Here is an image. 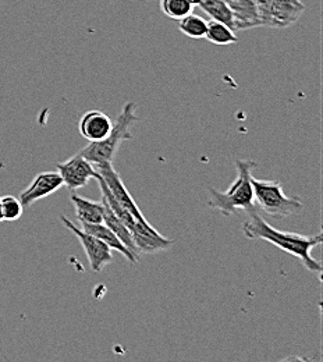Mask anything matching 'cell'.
Masks as SVG:
<instances>
[{
	"label": "cell",
	"instance_id": "cell-3",
	"mask_svg": "<svg viewBox=\"0 0 323 362\" xmlns=\"http://www.w3.org/2000/svg\"><path fill=\"white\" fill-rule=\"evenodd\" d=\"M136 112H137V105L134 102H127L123 106L116 122L113 123V129L110 134L99 142H90L78 153L95 166H99L103 163H112L123 141L133 139L130 127L139 120Z\"/></svg>",
	"mask_w": 323,
	"mask_h": 362
},
{
	"label": "cell",
	"instance_id": "cell-7",
	"mask_svg": "<svg viewBox=\"0 0 323 362\" xmlns=\"http://www.w3.org/2000/svg\"><path fill=\"white\" fill-rule=\"evenodd\" d=\"M57 172L63 179V185L71 191H76L86 187L90 180H93L96 169L84 156L76 153L66 162L59 163Z\"/></svg>",
	"mask_w": 323,
	"mask_h": 362
},
{
	"label": "cell",
	"instance_id": "cell-14",
	"mask_svg": "<svg viewBox=\"0 0 323 362\" xmlns=\"http://www.w3.org/2000/svg\"><path fill=\"white\" fill-rule=\"evenodd\" d=\"M212 20L229 25L231 30H235L234 13L230 4L226 0H201L198 4Z\"/></svg>",
	"mask_w": 323,
	"mask_h": 362
},
{
	"label": "cell",
	"instance_id": "cell-5",
	"mask_svg": "<svg viewBox=\"0 0 323 362\" xmlns=\"http://www.w3.org/2000/svg\"><path fill=\"white\" fill-rule=\"evenodd\" d=\"M61 222L80 240V243L84 248V252L88 258L90 267L95 273L103 271V268L113 261L112 250L102 240H99L93 234L84 231L83 228H78V226H76L66 216H61Z\"/></svg>",
	"mask_w": 323,
	"mask_h": 362
},
{
	"label": "cell",
	"instance_id": "cell-10",
	"mask_svg": "<svg viewBox=\"0 0 323 362\" xmlns=\"http://www.w3.org/2000/svg\"><path fill=\"white\" fill-rule=\"evenodd\" d=\"M78 129L80 134L88 142H99L110 134L113 122L106 113L100 110H90L81 117Z\"/></svg>",
	"mask_w": 323,
	"mask_h": 362
},
{
	"label": "cell",
	"instance_id": "cell-13",
	"mask_svg": "<svg viewBox=\"0 0 323 362\" xmlns=\"http://www.w3.org/2000/svg\"><path fill=\"white\" fill-rule=\"evenodd\" d=\"M102 204H103V225L109 227L119 238L120 241L134 254L139 257V252L134 244V240H133V235L130 233V230L126 227V225L114 215V212L110 209V206L107 205V202L102 198L100 199Z\"/></svg>",
	"mask_w": 323,
	"mask_h": 362
},
{
	"label": "cell",
	"instance_id": "cell-2",
	"mask_svg": "<svg viewBox=\"0 0 323 362\" xmlns=\"http://www.w3.org/2000/svg\"><path fill=\"white\" fill-rule=\"evenodd\" d=\"M237 177L233 181L229 189L219 191L209 188L208 206L219 211L225 216H231L238 211H249L255 208L252 170L257 169L254 160H237L235 162Z\"/></svg>",
	"mask_w": 323,
	"mask_h": 362
},
{
	"label": "cell",
	"instance_id": "cell-11",
	"mask_svg": "<svg viewBox=\"0 0 323 362\" xmlns=\"http://www.w3.org/2000/svg\"><path fill=\"white\" fill-rule=\"evenodd\" d=\"M81 228L90 234L95 235L96 238L102 240L110 250H114L120 254H123L129 262L131 264H137L139 262V257L134 255L122 241L120 238L109 228L107 226H105L103 223H98V225H88V223H81Z\"/></svg>",
	"mask_w": 323,
	"mask_h": 362
},
{
	"label": "cell",
	"instance_id": "cell-18",
	"mask_svg": "<svg viewBox=\"0 0 323 362\" xmlns=\"http://www.w3.org/2000/svg\"><path fill=\"white\" fill-rule=\"evenodd\" d=\"M1 209H3V221L14 222L21 218L24 208L20 199L11 195H6L1 198Z\"/></svg>",
	"mask_w": 323,
	"mask_h": 362
},
{
	"label": "cell",
	"instance_id": "cell-17",
	"mask_svg": "<svg viewBox=\"0 0 323 362\" xmlns=\"http://www.w3.org/2000/svg\"><path fill=\"white\" fill-rule=\"evenodd\" d=\"M195 4L191 0H160L162 13L172 20H182L194 11Z\"/></svg>",
	"mask_w": 323,
	"mask_h": 362
},
{
	"label": "cell",
	"instance_id": "cell-6",
	"mask_svg": "<svg viewBox=\"0 0 323 362\" xmlns=\"http://www.w3.org/2000/svg\"><path fill=\"white\" fill-rule=\"evenodd\" d=\"M96 172L99 173V176L106 182L107 188L110 189V192L116 198V201L122 206H124L136 218L137 222H145L146 219L142 215V212L139 211L137 202L134 201V198L131 197V194L126 188L124 182L122 180L120 175L116 172V169L113 168V165L112 163L99 165V166H96Z\"/></svg>",
	"mask_w": 323,
	"mask_h": 362
},
{
	"label": "cell",
	"instance_id": "cell-16",
	"mask_svg": "<svg viewBox=\"0 0 323 362\" xmlns=\"http://www.w3.org/2000/svg\"><path fill=\"white\" fill-rule=\"evenodd\" d=\"M179 30L191 40H204L208 30V21L201 16L191 13L179 20Z\"/></svg>",
	"mask_w": 323,
	"mask_h": 362
},
{
	"label": "cell",
	"instance_id": "cell-8",
	"mask_svg": "<svg viewBox=\"0 0 323 362\" xmlns=\"http://www.w3.org/2000/svg\"><path fill=\"white\" fill-rule=\"evenodd\" d=\"M61 187L63 179L59 172H42L31 181V184L24 191H21L20 202L23 208H30L40 199L47 198Z\"/></svg>",
	"mask_w": 323,
	"mask_h": 362
},
{
	"label": "cell",
	"instance_id": "cell-9",
	"mask_svg": "<svg viewBox=\"0 0 323 362\" xmlns=\"http://www.w3.org/2000/svg\"><path fill=\"white\" fill-rule=\"evenodd\" d=\"M131 235L139 254H155L168 250L175 244L173 240L162 235L155 227L148 223V221L136 222Z\"/></svg>",
	"mask_w": 323,
	"mask_h": 362
},
{
	"label": "cell",
	"instance_id": "cell-19",
	"mask_svg": "<svg viewBox=\"0 0 323 362\" xmlns=\"http://www.w3.org/2000/svg\"><path fill=\"white\" fill-rule=\"evenodd\" d=\"M0 222H3V209H1V198H0Z\"/></svg>",
	"mask_w": 323,
	"mask_h": 362
},
{
	"label": "cell",
	"instance_id": "cell-4",
	"mask_svg": "<svg viewBox=\"0 0 323 362\" xmlns=\"http://www.w3.org/2000/svg\"><path fill=\"white\" fill-rule=\"evenodd\" d=\"M254 201L259 209L269 216L288 218L303 211V201L298 197H288L278 181L258 180L252 176Z\"/></svg>",
	"mask_w": 323,
	"mask_h": 362
},
{
	"label": "cell",
	"instance_id": "cell-12",
	"mask_svg": "<svg viewBox=\"0 0 323 362\" xmlns=\"http://www.w3.org/2000/svg\"><path fill=\"white\" fill-rule=\"evenodd\" d=\"M71 202L76 209V216L80 223L98 225L103 223V204L102 201L87 199L78 194L71 195Z\"/></svg>",
	"mask_w": 323,
	"mask_h": 362
},
{
	"label": "cell",
	"instance_id": "cell-1",
	"mask_svg": "<svg viewBox=\"0 0 323 362\" xmlns=\"http://www.w3.org/2000/svg\"><path fill=\"white\" fill-rule=\"evenodd\" d=\"M249 221L244 222L242 233L249 240H264L268 241L281 251L298 258L304 268L311 273H322V265L312 258L311 251L322 244V234L317 235H301L288 231H280L271 226L261 214L252 208L248 211Z\"/></svg>",
	"mask_w": 323,
	"mask_h": 362
},
{
	"label": "cell",
	"instance_id": "cell-15",
	"mask_svg": "<svg viewBox=\"0 0 323 362\" xmlns=\"http://www.w3.org/2000/svg\"><path fill=\"white\" fill-rule=\"evenodd\" d=\"M205 40H208L211 44L213 45L226 46L235 44L237 35L234 34V31L231 30L229 25L219 23V21H209L208 23V30H206V35Z\"/></svg>",
	"mask_w": 323,
	"mask_h": 362
}]
</instances>
